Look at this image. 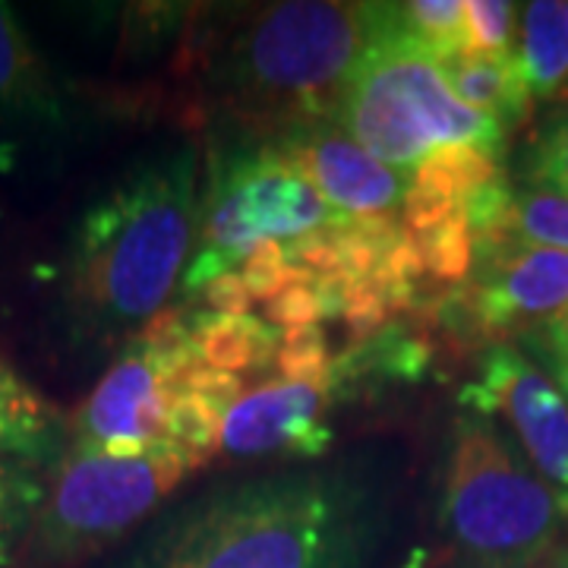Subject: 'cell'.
<instances>
[{"label":"cell","mask_w":568,"mask_h":568,"mask_svg":"<svg viewBox=\"0 0 568 568\" xmlns=\"http://www.w3.org/2000/svg\"><path fill=\"white\" fill-rule=\"evenodd\" d=\"M414 237V234H410ZM417 244L424 250L426 275L439 284H465L477 265L474 234L467 224L465 212L455 215L452 222L439 224L436 231L420 234Z\"/></svg>","instance_id":"d4e9b609"},{"label":"cell","mask_w":568,"mask_h":568,"mask_svg":"<svg viewBox=\"0 0 568 568\" xmlns=\"http://www.w3.org/2000/svg\"><path fill=\"white\" fill-rule=\"evenodd\" d=\"M508 244L547 246L568 253V196L544 190H515L506 222Z\"/></svg>","instance_id":"ffe728a7"},{"label":"cell","mask_w":568,"mask_h":568,"mask_svg":"<svg viewBox=\"0 0 568 568\" xmlns=\"http://www.w3.org/2000/svg\"><path fill=\"white\" fill-rule=\"evenodd\" d=\"M373 499L345 474H275L209 489L121 568H361Z\"/></svg>","instance_id":"6da1fadb"},{"label":"cell","mask_w":568,"mask_h":568,"mask_svg":"<svg viewBox=\"0 0 568 568\" xmlns=\"http://www.w3.org/2000/svg\"><path fill=\"white\" fill-rule=\"evenodd\" d=\"M190 335L200 361L224 373H260L275 366L282 328L253 313H212L200 310L190 316Z\"/></svg>","instance_id":"9a60e30c"},{"label":"cell","mask_w":568,"mask_h":568,"mask_svg":"<svg viewBox=\"0 0 568 568\" xmlns=\"http://www.w3.org/2000/svg\"><path fill=\"white\" fill-rule=\"evenodd\" d=\"M196 361V347L171 354L133 332L121 357L108 366L99 386L73 410L67 446L121 458L168 448V414L178 392V376Z\"/></svg>","instance_id":"9c48e42d"},{"label":"cell","mask_w":568,"mask_h":568,"mask_svg":"<svg viewBox=\"0 0 568 568\" xmlns=\"http://www.w3.org/2000/svg\"><path fill=\"white\" fill-rule=\"evenodd\" d=\"M275 369L282 373L284 383H301V386L328 392L335 364L328 357V345L320 325H301V328H287L282 332V345L275 357Z\"/></svg>","instance_id":"cb8c5ba5"},{"label":"cell","mask_w":568,"mask_h":568,"mask_svg":"<svg viewBox=\"0 0 568 568\" xmlns=\"http://www.w3.org/2000/svg\"><path fill=\"white\" fill-rule=\"evenodd\" d=\"M265 316L275 328H301V325H316L325 316H335L332 297L325 291V284L313 275H306L301 282L287 284L278 291L268 304H265Z\"/></svg>","instance_id":"4316f807"},{"label":"cell","mask_w":568,"mask_h":568,"mask_svg":"<svg viewBox=\"0 0 568 568\" xmlns=\"http://www.w3.org/2000/svg\"><path fill=\"white\" fill-rule=\"evenodd\" d=\"M383 3L287 0L253 13L224 48L222 95L278 140L335 121L347 82L379 36Z\"/></svg>","instance_id":"3957f363"},{"label":"cell","mask_w":568,"mask_h":568,"mask_svg":"<svg viewBox=\"0 0 568 568\" xmlns=\"http://www.w3.org/2000/svg\"><path fill=\"white\" fill-rule=\"evenodd\" d=\"M525 178L534 190L568 196V104H559L534 130L525 155Z\"/></svg>","instance_id":"603a6c76"},{"label":"cell","mask_w":568,"mask_h":568,"mask_svg":"<svg viewBox=\"0 0 568 568\" xmlns=\"http://www.w3.org/2000/svg\"><path fill=\"white\" fill-rule=\"evenodd\" d=\"M323 392L301 383L263 386L224 414L222 448L231 458H320L332 443Z\"/></svg>","instance_id":"7c38bea8"},{"label":"cell","mask_w":568,"mask_h":568,"mask_svg":"<svg viewBox=\"0 0 568 568\" xmlns=\"http://www.w3.org/2000/svg\"><path fill=\"white\" fill-rule=\"evenodd\" d=\"M41 503V487L20 458L0 452V568L13 566L22 537Z\"/></svg>","instance_id":"7402d4cb"},{"label":"cell","mask_w":568,"mask_h":568,"mask_svg":"<svg viewBox=\"0 0 568 568\" xmlns=\"http://www.w3.org/2000/svg\"><path fill=\"white\" fill-rule=\"evenodd\" d=\"M556 493L480 414L455 426L448 455L443 528L470 562H537L559 537Z\"/></svg>","instance_id":"8992f818"},{"label":"cell","mask_w":568,"mask_h":568,"mask_svg":"<svg viewBox=\"0 0 568 568\" xmlns=\"http://www.w3.org/2000/svg\"><path fill=\"white\" fill-rule=\"evenodd\" d=\"M458 402L480 417L503 414L518 443L568 515V402L544 366L521 347L496 345Z\"/></svg>","instance_id":"30bf717a"},{"label":"cell","mask_w":568,"mask_h":568,"mask_svg":"<svg viewBox=\"0 0 568 568\" xmlns=\"http://www.w3.org/2000/svg\"><path fill=\"white\" fill-rule=\"evenodd\" d=\"M433 316L465 345H508L568 316V253L508 244L477 260L470 278L446 294Z\"/></svg>","instance_id":"ba28073f"},{"label":"cell","mask_w":568,"mask_h":568,"mask_svg":"<svg viewBox=\"0 0 568 568\" xmlns=\"http://www.w3.org/2000/svg\"><path fill=\"white\" fill-rule=\"evenodd\" d=\"M227 407L193 388H178L168 414V448L181 452L190 467L205 465L222 448V424Z\"/></svg>","instance_id":"d6986e66"},{"label":"cell","mask_w":568,"mask_h":568,"mask_svg":"<svg viewBox=\"0 0 568 568\" xmlns=\"http://www.w3.org/2000/svg\"><path fill=\"white\" fill-rule=\"evenodd\" d=\"M200 159L193 145L136 164L82 212L63 291L73 320L114 338L162 313L200 227Z\"/></svg>","instance_id":"7a4b0ae2"},{"label":"cell","mask_w":568,"mask_h":568,"mask_svg":"<svg viewBox=\"0 0 568 568\" xmlns=\"http://www.w3.org/2000/svg\"><path fill=\"white\" fill-rule=\"evenodd\" d=\"M342 222L345 215L325 203L272 142L215 159L200 200L196 250L183 272V294H203L205 284L244 263L253 246L291 244Z\"/></svg>","instance_id":"52a82bcc"},{"label":"cell","mask_w":568,"mask_h":568,"mask_svg":"<svg viewBox=\"0 0 568 568\" xmlns=\"http://www.w3.org/2000/svg\"><path fill=\"white\" fill-rule=\"evenodd\" d=\"M521 77L530 99L568 104V0L521 7Z\"/></svg>","instance_id":"2e32d148"},{"label":"cell","mask_w":568,"mask_h":568,"mask_svg":"<svg viewBox=\"0 0 568 568\" xmlns=\"http://www.w3.org/2000/svg\"><path fill=\"white\" fill-rule=\"evenodd\" d=\"M470 568H549L547 559L537 562H470Z\"/></svg>","instance_id":"f546056e"},{"label":"cell","mask_w":568,"mask_h":568,"mask_svg":"<svg viewBox=\"0 0 568 568\" xmlns=\"http://www.w3.org/2000/svg\"><path fill=\"white\" fill-rule=\"evenodd\" d=\"M335 123L392 168H417L439 145L503 152L506 126L452 95L436 61L405 32L398 3H383L379 36L347 82Z\"/></svg>","instance_id":"277c9868"},{"label":"cell","mask_w":568,"mask_h":568,"mask_svg":"<svg viewBox=\"0 0 568 568\" xmlns=\"http://www.w3.org/2000/svg\"><path fill=\"white\" fill-rule=\"evenodd\" d=\"M193 467L174 448L104 455L63 446L22 537L20 568H77L95 559L162 506Z\"/></svg>","instance_id":"5b68a950"},{"label":"cell","mask_w":568,"mask_h":568,"mask_svg":"<svg viewBox=\"0 0 568 568\" xmlns=\"http://www.w3.org/2000/svg\"><path fill=\"white\" fill-rule=\"evenodd\" d=\"M272 145L345 219H398L410 178L379 162L335 121L291 130Z\"/></svg>","instance_id":"8fae6325"},{"label":"cell","mask_w":568,"mask_h":568,"mask_svg":"<svg viewBox=\"0 0 568 568\" xmlns=\"http://www.w3.org/2000/svg\"><path fill=\"white\" fill-rule=\"evenodd\" d=\"M61 414L29 386L0 354V452L20 462H41L58 439Z\"/></svg>","instance_id":"e0dca14e"},{"label":"cell","mask_w":568,"mask_h":568,"mask_svg":"<svg viewBox=\"0 0 568 568\" xmlns=\"http://www.w3.org/2000/svg\"><path fill=\"white\" fill-rule=\"evenodd\" d=\"M496 159L499 155L477 149V145H439V149L426 152L424 162L410 171V183L417 190L446 193L465 205L467 196H474L480 186H487L489 181H496L503 174Z\"/></svg>","instance_id":"ac0fdd59"},{"label":"cell","mask_w":568,"mask_h":568,"mask_svg":"<svg viewBox=\"0 0 568 568\" xmlns=\"http://www.w3.org/2000/svg\"><path fill=\"white\" fill-rule=\"evenodd\" d=\"M467 51L515 54L518 7L508 0H467Z\"/></svg>","instance_id":"484cf974"},{"label":"cell","mask_w":568,"mask_h":568,"mask_svg":"<svg viewBox=\"0 0 568 568\" xmlns=\"http://www.w3.org/2000/svg\"><path fill=\"white\" fill-rule=\"evenodd\" d=\"M525 342L537 351V357H540L544 364H549V369H552V379H556V386L562 388V395H566V402H568V323L566 320H556V323L534 328V332L525 335Z\"/></svg>","instance_id":"83f0119b"},{"label":"cell","mask_w":568,"mask_h":568,"mask_svg":"<svg viewBox=\"0 0 568 568\" xmlns=\"http://www.w3.org/2000/svg\"><path fill=\"white\" fill-rule=\"evenodd\" d=\"M61 95L17 13L0 3V121H58Z\"/></svg>","instance_id":"5bb4252c"},{"label":"cell","mask_w":568,"mask_h":568,"mask_svg":"<svg viewBox=\"0 0 568 568\" xmlns=\"http://www.w3.org/2000/svg\"><path fill=\"white\" fill-rule=\"evenodd\" d=\"M452 95L467 108L487 114L503 126H515L530 114L528 82L521 77L518 54H480V51H458L436 61Z\"/></svg>","instance_id":"4fadbf2b"},{"label":"cell","mask_w":568,"mask_h":568,"mask_svg":"<svg viewBox=\"0 0 568 568\" xmlns=\"http://www.w3.org/2000/svg\"><path fill=\"white\" fill-rule=\"evenodd\" d=\"M566 323H568V316H566Z\"/></svg>","instance_id":"4dcf8cb0"},{"label":"cell","mask_w":568,"mask_h":568,"mask_svg":"<svg viewBox=\"0 0 568 568\" xmlns=\"http://www.w3.org/2000/svg\"><path fill=\"white\" fill-rule=\"evenodd\" d=\"M203 301L212 313H250V306H253L250 287H246L244 275L237 268H231L212 284H205Z\"/></svg>","instance_id":"f1b7e54d"},{"label":"cell","mask_w":568,"mask_h":568,"mask_svg":"<svg viewBox=\"0 0 568 568\" xmlns=\"http://www.w3.org/2000/svg\"><path fill=\"white\" fill-rule=\"evenodd\" d=\"M398 20L410 39L424 48L433 61L467 51L465 0H410L398 3Z\"/></svg>","instance_id":"44dd1931"}]
</instances>
